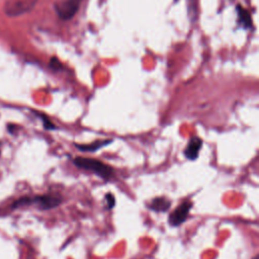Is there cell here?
Masks as SVG:
<instances>
[{
  "label": "cell",
  "instance_id": "1",
  "mask_svg": "<svg viewBox=\"0 0 259 259\" xmlns=\"http://www.w3.org/2000/svg\"><path fill=\"white\" fill-rule=\"evenodd\" d=\"M73 163L75 164L76 167L94 172L96 175H98L99 177L105 180H109L113 176V169L109 167L107 164H104L103 162L97 159L86 158V157H76L73 160Z\"/></svg>",
  "mask_w": 259,
  "mask_h": 259
},
{
  "label": "cell",
  "instance_id": "2",
  "mask_svg": "<svg viewBox=\"0 0 259 259\" xmlns=\"http://www.w3.org/2000/svg\"><path fill=\"white\" fill-rule=\"evenodd\" d=\"M81 2L82 0H63L55 5V10L61 19L69 20L78 12Z\"/></svg>",
  "mask_w": 259,
  "mask_h": 259
},
{
  "label": "cell",
  "instance_id": "3",
  "mask_svg": "<svg viewBox=\"0 0 259 259\" xmlns=\"http://www.w3.org/2000/svg\"><path fill=\"white\" fill-rule=\"evenodd\" d=\"M192 207V202L188 199L184 200L177 206L174 211L169 215L168 223L172 227H178L187 219L188 213Z\"/></svg>",
  "mask_w": 259,
  "mask_h": 259
},
{
  "label": "cell",
  "instance_id": "4",
  "mask_svg": "<svg viewBox=\"0 0 259 259\" xmlns=\"http://www.w3.org/2000/svg\"><path fill=\"white\" fill-rule=\"evenodd\" d=\"M35 203L40 209H51L57 207L61 202L62 198L57 195L45 194L30 198V203Z\"/></svg>",
  "mask_w": 259,
  "mask_h": 259
},
{
  "label": "cell",
  "instance_id": "5",
  "mask_svg": "<svg viewBox=\"0 0 259 259\" xmlns=\"http://www.w3.org/2000/svg\"><path fill=\"white\" fill-rule=\"evenodd\" d=\"M202 146V141L198 137L194 136L189 141L188 145L184 150V155L188 160H195L198 157L199 150Z\"/></svg>",
  "mask_w": 259,
  "mask_h": 259
},
{
  "label": "cell",
  "instance_id": "6",
  "mask_svg": "<svg viewBox=\"0 0 259 259\" xmlns=\"http://www.w3.org/2000/svg\"><path fill=\"white\" fill-rule=\"evenodd\" d=\"M170 206L171 201L166 197H156L149 204V207L156 212H165L170 208Z\"/></svg>",
  "mask_w": 259,
  "mask_h": 259
},
{
  "label": "cell",
  "instance_id": "7",
  "mask_svg": "<svg viewBox=\"0 0 259 259\" xmlns=\"http://www.w3.org/2000/svg\"><path fill=\"white\" fill-rule=\"evenodd\" d=\"M112 141L111 140H103V141H96L92 144L89 145H78L76 144L75 146L80 150V151H84V152H94L97 151L98 149L110 144Z\"/></svg>",
  "mask_w": 259,
  "mask_h": 259
},
{
  "label": "cell",
  "instance_id": "8",
  "mask_svg": "<svg viewBox=\"0 0 259 259\" xmlns=\"http://www.w3.org/2000/svg\"><path fill=\"white\" fill-rule=\"evenodd\" d=\"M239 17H240V19L242 20V22H243L245 25H250V24H251L250 15H249L248 11H246L245 9H243V8H240V9H239Z\"/></svg>",
  "mask_w": 259,
  "mask_h": 259
},
{
  "label": "cell",
  "instance_id": "9",
  "mask_svg": "<svg viewBox=\"0 0 259 259\" xmlns=\"http://www.w3.org/2000/svg\"><path fill=\"white\" fill-rule=\"evenodd\" d=\"M105 200H106V206L108 209H111L114 204H115V198L111 193H107L105 195Z\"/></svg>",
  "mask_w": 259,
  "mask_h": 259
},
{
  "label": "cell",
  "instance_id": "10",
  "mask_svg": "<svg viewBox=\"0 0 259 259\" xmlns=\"http://www.w3.org/2000/svg\"><path fill=\"white\" fill-rule=\"evenodd\" d=\"M254 259H258V256H255V258Z\"/></svg>",
  "mask_w": 259,
  "mask_h": 259
}]
</instances>
